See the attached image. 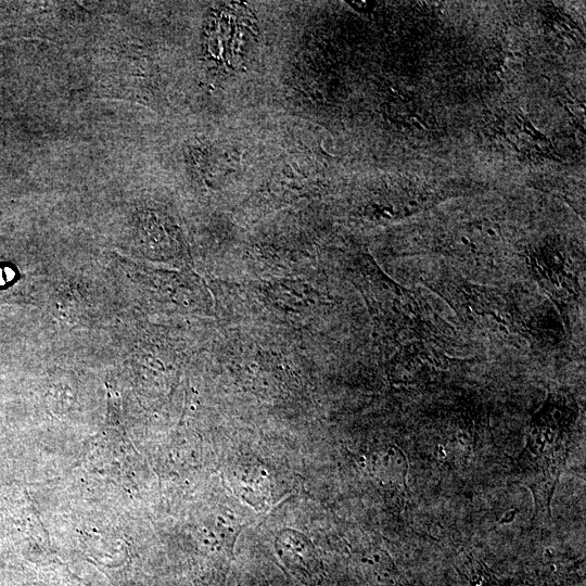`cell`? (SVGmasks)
Listing matches in <instances>:
<instances>
[{
  "instance_id": "ba28073f",
  "label": "cell",
  "mask_w": 586,
  "mask_h": 586,
  "mask_svg": "<svg viewBox=\"0 0 586 586\" xmlns=\"http://www.w3.org/2000/svg\"><path fill=\"white\" fill-rule=\"evenodd\" d=\"M469 563L458 570L469 586H499L493 571L481 559L469 555Z\"/></svg>"
},
{
  "instance_id": "277c9868",
  "label": "cell",
  "mask_w": 586,
  "mask_h": 586,
  "mask_svg": "<svg viewBox=\"0 0 586 586\" xmlns=\"http://www.w3.org/2000/svg\"><path fill=\"white\" fill-rule=\"evenodd\" d=\"M218 13L217 39L221 55L230 67L240 63L256 36V26L249 9L237 3L225 5Z\"/></svg>"
},
{
  "instance_id": "3957f363",
  "label": "cell",
  "mask_w": 586,
  "mask_h": 586,
  "mask_svg": "<svg viewBox=\"0 0 586 586\" xmlns=\"http://www.w3.org/2000/svg\"><path fill=\"white\" fill-rule=\"evenodd\" d=\"M528 266L535 280L557 304L562 317H566L581 297L584 266L560 250L534 253Z\"/></svg>"
},
{
  "instance_id": "8992f818",
  "label": "cell",
  "mask_w": 586,
  "mask_h": 586,
  "mask_svg": "<svg viewBox=\"0 0 586 586\" xmlns=\"http://www.w3.org/2000/svg\"><path fill=\"white\" fill-rule=\"evenodd\" d=\"M368 467L371 475L385 489L409 496L406 482L408 461L400 448L391 445L372 453L368 457Z\"/></svg>"
},
{
  "instance_id": "6da1fadb",
  "label": "cell",
  "mask_w": 586,
  "mask_h": 586,
  "mask_svg": "<svg viewBox=\"0 0 586 586\" xmlns=\"http://www.w3.org/2000/svg\"><path fill=\"white\" fill-rule=\"evenodd\" d=\"M577 405L558 393H548L542 407L532 416L524 448L517 458L514 483L527 487L533 496L535 514L551 519V499L563 473L571 447Z\"/></svg>"
},
{
  "instance_id": "52a82bcc",
  "label": "cell",
  "mask_w": 586,
  "mask_h": 586,
  "mask_svg": "<svg viewBox=\"0 0 586 586\" xmlns=\"http://www.w3.org/2000/svg\"><path fill=\"white\" fill-rule=\"evenodd\" d=\"M365 586H410L392 557L380 547H370L356 555Z\"/></svg>"
},
{
  "instance_id": "7a4b0ae2",
  "label": "cell",
  "mask_w": 586,
  "mask_h": 586,
  "mask_svg": "<svg viewBox=\"0 0 586 586\" xmlns=\"http://www.w3.org/2000/svg\"><path fill=\"white\" fill-rule=\"evenodd\" d=\"M426 284L471 329L504 340L519 336L521 341H530L537 334L534 317L509 292L448 276H441Z\"/></svg>"
},
{
  "instance_id": "5b68a950",
  "label": "cell",
  "mask_w": 586,
  "mask_h": 586,
  "mask_svg": "<svg viewBox=\"0 0 586 586\" xmlns=\"http://www.w3.org/2000/svg\"><path fill=\"white\" fill-rule=\"evenodd\" d=\"M275 548L281 560L301 578L311 581L317 576L318 559L307 536L292 528L280 531Z\"/></svg>"
}]
</instances>
